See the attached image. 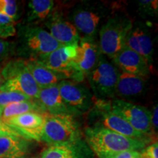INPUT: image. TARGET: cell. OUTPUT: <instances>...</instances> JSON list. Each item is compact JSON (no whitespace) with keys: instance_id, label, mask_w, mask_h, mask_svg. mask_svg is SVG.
Masks as SVG:
<instances>
[{"instance_id":"cell-6","label":"cell","mask_w":158,"mask_h":158,"mask_svg":"<svg viewBox=\"0 0 158 158\" xmlns=\"http://www.w3.org/2000/svg\"><path fill=\"white\" fill-rule=\"evenodd\" d=\"M5 83L0 91H13L35 100L37 98L40 88L31 76L26 64V60L16 59L9 61L2 67Z\"/></svg>"},{"instance_id":"cell-20","label":"cell","mask_w":158,"mask_h":158,"mask_svg":"<svg viewBox=\"0 0 158 158\" xmlns=\"http://www.w3.org/2000/svg\"><path fill=\"white\" fill-rule=\"evenodd\" d=\"M27 67L40 89L58 84L65 80L62 74L45 67L37 60H26Z\"/></svg>"},{"instance_id":"cell-26","label":"cell","mask_w":158,"mask_h":158,"mask_svg":"<svg viewBox=\"0 0 158 158\" xmlns=\"http://www.w3.org/2000/svg\"><path fill=\"white\" fill-rule=\"evenodd\" d=\"M137 5L138 13L143 17H155L157 15V0H140L137 2Z\"/></svg>"},{"instance_id":"cell-11","label":"cell","mask_w":158,"mask_h":158,"mask_svg":"<svg viewBox=\"0 0 158 158\" xmlns=\"http://www.w3.org/2000/svg\"><path fill=\"white\" fill-rule=\"evenodd\" d=\"M110 110L128 122L134 129L147 136L151 133L152 112L146 107L114 98L110 100Z\"/></svg>"},{"instance_id":"cell-16","label":"cell","mask_w":158,"mask_h":158,"mask_svg":"<svg viewBox=\"0 0 158 158\" xmlns=\"http://www.w3.org/2000/svg\"><path fill=\"white\" fill-rule=\"evenodd\" d=\"M101 54L98 40L96 38L82 37L77 45L74 63L86 76L95 68Z\"/></svg>"},{"instance_id":"cell-17","label":"cell","mask_w":158,"mask_h":158,"mask_svg":"<svg viewBox=\"0 0 158 158\" xmlns=\"http://www.w3.org/2000/svg\"><path fill=\"white\" fill-rule=\"evenodd\" d=\"M92 151L84 140L68 143L50 145L40 158H92Z\"/></svg>"},{"instance_id":"cell-4","label":"cell","mask_w":158,"mask_h":158,"mask_svg":"<svg viewBox=\"0 0 158 158\" xmlns=\"http://www.w3.org/2000/svg\"><path fill=\"white\" fill-rule=\"evenodd\" d=\"M109 11L110 9L101 3L85 2L72 10L68 21L83 37L96 38L104 20L110 16Z\"/></svg>"},{"instance_id":"cell-5","label":"cell","mask_w":158,"mask_h":158,"mask_svg":"<svg viewBox=\"0 0 158 158\" xmlns=\"http://www.w3.org/2000/svg\"><path fill=\"white\" fill-rule=\"evenodd\" d=\"M41 141L50 145L72 143L81 139V133L75 116L69 114L44 115Z\"/></svg>"},{"instance_id":"cell-27","label":"cell","mask_w":158,"mask_h":158,"mask_svg":"<svg viewBox=\"0 0 158 158\" xmlns=\"http://www.w3.org/2000/svg\"><path fill=\"white\" fill-rule=\"evenodd\" d=\"M19 5L13 0H0V14L7 15L16 21L19 18Z\"/></svg>"},{"instance_id":"cell-3","label":"cell","mask_w":158,"mask_h":158,"mask_svg":"<svg viewBox=\"0 0 158 158\" xmlns=\"http://www.w3.org/2000/svg\"><path fill=\"white\" fill-rule=\"evenodd\" d=\"M127 15L121 13L110 14L99 30V45L102 54L113 59L125 45L127 35L133 26Z\"/></svg>"},{"instance_id":"cell-28","label":"cell","mask_w":158,"mask_h":158,"mask_svg":"<svg viewBox=\"0 0 158 158\" xmlns=\"http://www.w3.org/2000/svg\"><path fill=\"white\" fill-rule=\"evenodd\" d=\"M15 54V43L0 39V64Z\"/></svg>"},{"instance_id":"cell-10","label":"cell","mask_w":158,"mask_h":158,"mask_svg":"<svg viewBox=\"0 0 158 158\" xmlns=\"http://www.w3.org/2000/svg\"><path fill=\"white\" fill-rule=\"evenodd\" d=\"M77 45L61 46L37 61L51 70L62 74L65 80L82 82L84 75L74 63Z\"/></svg>"},{"instance_id":"cell-8","label":"cell","mask_w":158,"mask_h":158,"mask_svg":"<svg viewBox=\"0 0 158 158\" xmlns=\"http://www.w3.org/2000/svg\"><path fill=\"white\" fill-rule=\"evenodd\" d=\"M93 126L106 128L126 137L147 140V136L135 130L123 118L110 110V100H94L92 108L88 112Z\"/></svg>"},{"instance_id":"cell-30","label":"cell","mask_w":158,"mask_h":158,"mask_svg":"<svg viewBox=\"0 0 158 158\" xmlns=\"http://www.w3.org/2000/svg\"><path fill=\"white\" fill-rule=\"evenodd\" d=\"M140 154H141L140 151L127 150V151L121 152L110 154L101 158H139Z\"/></svg>"},{"instance_id":"cell-9","label":"cell","mask_w":158,"mask_h":158,"mask_svg":"<svg viewBox=\"0 0 158 158\" xmlns=\"http://www.w3.org/2000/svg\"><path fill=\"white\" fill-rule=\"evenodd\" d=\"M58 86L63 102L71 115H83L92 108L94 97L87 86L70 80L62 81Z\"/></svg>"},{"instance_id":"cell-14","label":"cell","mask_w":158,"mask_h":158,"mask_svg":"<svg viewBox=\"0 0 158 158\" xmlns=\"http://www.w3.org/2000/svg\"><path fill=\"white\" fill-rule=\"evenodd\" d=\"M125 45L141 55L150 66L153 62V40L149 27L141 21H135L127 35Z\"/></svg>"},{"instance_id":"cell-32","label":"cell","mask_w":158,"mask_h":158,"mask_svg":"<svg viewBox=\"0 0 158 158\" xmlns=\"http://www.w3.org/2000/svg\"><path fill=\"white\" fill-rule=\"evenodd\" d=\"M157 105H156L152 112V127L154 129H157Z\"/></svg>"},{"instance_id":"cell-22","label":"cell","mask_w":158,"mask_h":158,"mask_svg":"<svg viewBox=\"0 0 158 158\" xmlns=\"http://www.w3.org/2000/svg\"><path fill=\"white\" fill-rule=\"evenodd\" d=\"M54 7V2L52 0H31L28 3L23 24L37 25L41 21H45Z\"/></svg>"},{"instance_id":"cell-31","label":"cell","mask_w":158,"mask_h":158,"mask_svg":"<svg viewBox=\"0 0 158 158\" xmlns=\"http://www.w3.org/2000/svg\"><path fill=\"white\" fill-rule=\"evenodd\" d=\"M4 135H18L20 136L16 132L14 131L11 127H10L7 124H6L2 121L0 116V136Z\"/></svg>"},{"instance_id":"cell-21","label":"cell","mask_w":158,"mask_h":158,"mask_svg":"<svg viewBox=\"0 0 158 158\" xmlns=\"http://www.w3.org/2000/svg\"><path fill=\"white\" fill-rule=\"evenodd\" d=\"M30 141L18 135L0 136V158H25Z\"/></svg>"},{"instance_id":"cell-33","label":"cell","mask_w":158,"mask_h":158,"mask_svg":"<svg viewBox=\"0 0 158 158\" xmlns=\"http://www.w3.org/2000/svg\"><path fill=\"white\" fill-rule=\"evenodd\" d=\"M2 65L0 64V89H1L2 86L3 84L5 83V80H4L3 78L2 73Z\"/></svg>"},{"instance_id":"cell-1","label":"cell","mask_w":158,"mask_h":158,"mask_svg":"<svg viewBox=\"0 0 158 158\" xmlns=\"http://www.w3.org/2000/svg\"><path fill=\"white\" fill-rule=\"evenodd\" d=\"M85 138L91 150L99 158L127 150H143L148 143L147 140L126 137L100 126L86 127Z\"/></svg>"},{"instance_id":"cell-2","label":"cell","mask_w":158,"mask_h":158,"mask_svg":"<svg viewBox=\"0 0 158 158\" xmlns=\"http://www.w3.org/2000/svg\"><path fill=\"white\" fill-rule=\"evenodd\" d=\"M16 33L15 54L25 60H39L62 46L38 25H20Z\"/></svg>"},{"instance_id":"cell-15","label":"cell","mask_w":158,"mask_h":158,"mask_svg":"<svg viewBox=\"0 0 158 158\" xmlns=\"http://www.w3.org/2000/svg\"><path fill=\"white\" fill-rule=\"evenodd\" d=\"M113 63L122 72L146 78L150 73L147 61L135 51L124 45L112 59Z\"/></svg>"},{"instance_id":"cell-24","label":"cell","mask_w":158,"mask_h":158,"mask_svg":"<svg viewBox=\"0 0 158 158\" xmlns=\"http://www.w3.org/2000/svg\"><path fill=\"white\" fill-rule=\"evenodd\" d=\"M32 100L24 94L13 91H0V114L5 106L16 102Z\"/></svg>"},{"instance_id":"cell-7","label":"cell","mask_w":158,"mask_h":158,"mask_svg":"<svg viewBox=\"0 0 158 158\" xmlns=\"http://www.w3.org/2000/svg\"><path fill=\"white\" fill-rule=\"evenodd\" d=\"M118 74L119 71L115 64L108 61L105 55H100L95 68L86 76L95 100H110L115 98Z\"/></svg>"},{"instance_id":"cell-13","label":"cell","mask_w":158,"mask_h":158,"mask_svg":"<svg viewBox=\"0 0 158 158\" xmlns=\"http://www.w3.org/2000/svg\"><path fill=\"white\" fill-rule=\"evenodd\" d=\"M44 22L49 34L62 46L78 44L81 40L80 34L76 27L64 19L62 13L54 9Z\"/></svg>"},{"instance_id":"cell-12","label":"cell","mask_w":158,"mask_h":158,"mask_svg":"<svg viewBox=\"0 0 158 158\" xmlns=\"http://www.w3.org/2000/svg\"><path fill=\"white\" fill-rule=\"evenodd\" d=\"M45 114L37 112H28L12 117L4 122L21 137L28 141H41Z\"/></svg>"},{"instance_id":"cell-19","label":"cell","mask_w":158,"mask_h":158,"mask_svg":"<svg viewBox=\"0 0 158 158\" xmlns=\"http://www.w3.org/2000/svg\"><path fill=\"white\" fill-rule=\"evenodd\" d=\"M35 100L45 114L51 115L69 114L61 97L58 84L40 89L37 98Z\"/></svg>"},{"instance_id":"cell-18","label":"cell","mask_w":158,"mask_h":158,"mask_svg":"<svg viewBox=\"0 0 158 158\" xmlns=\"http://www.w3.org/2000/svg\"><path fill=\"white\" fill-rule=\"evenodd\" d=\"M147 87L146 78L119 72L115 88V98L124 100L141 96Z\"/></svg>"},{"instance_id":"cell-25","label":"cell","mask_w":158,"mask_h":158,"mask_svg":"<svg viewBox=\"0 0 158 158\" xmlns=\"http://www.w3.org/2000/svg\"><path fill=\"white\" fill-rule=\"evenodd\" d=\"M15 21L7 15L0 14V39H7L16 35Z\"/></svg>"},{"instance_id":"cell-23","label":"cell","mask_w":158,"mask_h":158,"mask_svg":"<svg viewBox=\"0 0 158 158\" xmlns=\"http://www.w3.org/2000/svg\"><path fill=\"white\" fill-rule=\"evenodd\" d=\"M28 112H37V113L43 114H45L36 100H26V101L13 102L5 106L2 110L0 116L2 121L5 122L12 117L28 113Z\"/></svg>"},{"instance_id":"cell-29","label":"cell","mask_w":158,"mask_h":158,"mask_svg":"<svg viewBox=\"0 0 158 158\" xmlns=\"http://www.w3.org/2000/svg\"><path fill=\"white\" fill-rule=\"evenodd\" d=\"M139 158H158V144L157 142L144 148L141 152Z\"/></svg>"}]
</instances>
